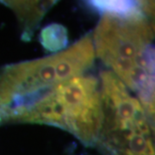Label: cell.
<instances>
[{
	"label": "cell",
	"mask_w": 155,
	"mask_h": 155,
	"mask_svg": "<svg viewBox=\"0 0 155 155\" xmlns=\"http://www.w3.org/2000/svg\"><path fill=\"white\" fill-rule=\"evenodd\" d=\"M141 9L145 16L153 22L154 19V0H140Z\"/></svg>",
	"instance_id": "cell-8"
},
{
	"label": "cell",
	"mask_w": 155,
	"mask_h": 155,
	"mask_svg": "<svg viewBox=\"0 0 155 155\" xmlns=\"http://www.w3.org/2000/svg\"><path fill=\"white\" fill-rule=\"evenodd\" d=\"M92 34L49 56L0 69V125L68 78L88 72L95 62Z\"/></svg>",
	"instance_id": "cell-2"
},
{
	"label": "cell",
	"mask_w": 155,
	"mask_h": 155,
	"mask_svg": "<svg viewBox=\"0 0 155 155\" xmlns=\"http://www.w3.org/2000/svg\"><path fill=\"white\" fill-rule=\"evenodd\" d=\"M103 119L99 77L85 72L61 82L18 112L11 123L60 127L84 146H96Z\"/></svg>",
	"instance_id": "cell-3"
},
{
	"label": "cell",
	"mask_w": 155,
	"mask_h": 155,
	"mask_svg": "<svg viewBox=\"0 0 155 155\" xmlns=\"http://www.w3.org/2000/svg\"><path fill=\"white\" fill-rule=\"evenodd\" d=\"M92 34L95 56L154 118V22L145 15H102Z\"/></svg>",
	"instance_id": "cell-1"
},
{
	"label": "cell",
	"mask_w": 155,
	"mask_h": 155,
	"mask_svg": "<svg viewBox=\"0 0 155 155\" xmlns=\"http://www.w3.org/2000/svg\"><path fill=\"white\" fill-rule=\"evenodd\" d=\"M59 0H0L10 8L19 22L22 39L30 41L46 14Z\"/></svg>",
	"instance_id": "cell-5"
},
{
	"label": "cell",
	"mask_w": 155,
	"mask_h": 155,
	"mask_svg": "<svg viewBox=\"0 0 155 155\" xmlns=\"http://www.w3.org/2000/svg\"><path fill=\"white\" fill-rule=\"evenodd\" d=\"M90 7L102 13L118 17L145 15L140 0H84Z\"/></svg>",
	"instance_id": "cell-6"
},
{
	"label": "cell",
	"mask_w": 155,
	"mask_h": 155,
	"mask_svg": "<svg viewBox=\"0 0 155 155\" xmlns=\"http://www.w3.org/2000/svg\"><path fill=\"white\" fill-rule=\"evenodd\" d=\"M41 42L46 48L61 51L67 44V31L60 24H51L43 28L41 33Z\"/></svg>",
	"instance_id": "cell-7"
},
{
	"label": "cell",
	"mask_w": 155,
	"mask_h": 155,
	"mask_svg": "<svg viewBox=\"0 0 155 155\" xmlns=\"http://www.w3.org/2000/svg\"><path fill=\"white\" fill-rule=\"evenodd\" d=\"M103 119L96 146L104 155H154V118L110 71L100 72Z\"/></svg>",
	"instance_id": "cell-4"
}]
</instances>
